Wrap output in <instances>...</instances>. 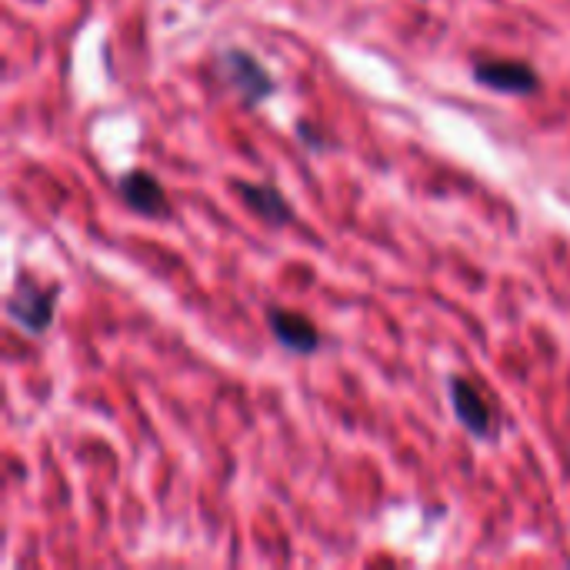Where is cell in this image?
Returning <instances> with one entry per match:
<instances>
[{
    "instance_id": "1",
    "label": "cell",
    "mask_w": 570,
    "mask_h": 570,
    "mask_svg": "<svg viewBox=\"0 0 570 570\" xmlns=\"http://www.w3.org/2000/svg\"><path fill=\"white\" fill-rule=\"evenodd\" d=\"M220 71L227 77V84L233 90H241V98L248 104H261L264 98H270L274 90V77L248 54V51H237V47H230V51L220 54Z\"/></svg>"
},
{
    "instance_id": "2",
    "label": "cell",
    "mask_w": 570,
    "mask_h": 570,
    "mask_svg": "<svg viewBox=\"0 0 570 570\" xmlns=\"http://www.w3.org/2000/svg\"><path fill=\"white\" fill-rule=\"evenodd\" d=\"M8 311H11V317L21 327L30 330V334H40V330L51 324V317H54V291L51 288H37L30 277H24L17 283V294L11 297Z\"/></svg>"
},
{
    "instance_id": "3",
    "label": "cell",
    "mask_w": 570,
    "mask_h": 570,
    "mask_svg": "<svg viewBox=\"0 0 570 570\" xmlns=\"http://www.w3.org/2000/svg\"><path fill=\"white\" fill-rule=\"evenodd\" d=\"M473 77L494 90H510V93H534L541 87V77L520 61H478Z\"/></svg>"
},
{
    "instance_id": "4",
    "label": "cell",
    "mask_w": 570,
    "mask_h": 570,
    "mask_svg": "<svg viewBox=\"0 0 570 570\" xmlns=\"http://www.w3.org/2000/svg\"><path fill=\"white\" fill-rule=\"evenodd\" d=\"M451 401H454V410L460 417V423L467 427L470 434L478 438H487L494 431V414L487 407V401L481 397L478 388H470L467 380H451Z\"/></svg>"
},
{
    "instance_id": "5",
    "label": "cell",
    "mask_w": 570,
    "mask_h": 570,
    "mask_svg": "<svg viewBox=\"0 0 570 570\" xmlns=\"http://www.w3.org/2000/svg\"><path fill=\"white\" fill-rule=\"evenodd\" d=\"M267 324L274 330V338L291 347L294 354H314L320 347V334L317 327L304 317V314H294V311H270L267 314Z\"/></svg>"
},
{
    "instance_id": "6",
    "label": "cell",
    "mask_w": 570,
    "mask_h": 570,
    "mask_svg": "<svg viewBox=\"0 0 570 570\" xmlns=\"http://www.w3.org/2000/svg\"><path fill=\"white\" fill-rule=\"evenodd\" d=\"M121 194L124 201L137 211V214H144V217H164L167 214V194H164V187L144 174V170H130L124 180H121Z\"/></svg>"
},
{
    "instance_id": "7",
    "label": "cell",
    "mask_w": 570,
    "mask_h": 570,
    "mask_svg": "<svg viewBox=\"0 0 570 570\" xmlns=\"http://www.w3.org/2000/svg\"><path fill=\"white\" fill-rule=\"evenodd\" d=\"M237 194H241V201L267 224H288L294 217L291 204L267 183H237Z\"/></svg>"
}]
</instances>
